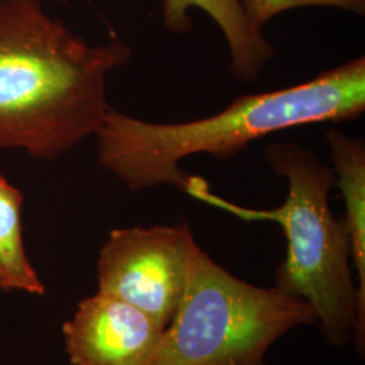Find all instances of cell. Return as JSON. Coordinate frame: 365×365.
<instances>
[{
  "instance_id": "7",
  "label": "cell",
  "mask_w": 365,
  "mask_h": 365,
  "mask_svg": "<svg viewBox=\"0 0 365 365\" xmlns=\"http://www.w3.org/2000/svg\"><path fill=\"white\" fill-rule=\"evenodd\" d=\"M199 9L221 29L230 54V72L238 81L255 83L274 58V48L249 22L240 0H163V22L173 34L192 29L190 11Z\"/></svg>"
},
{
  "instance_id": "3",
  "label": "cell",
  "mask_w": 365,
  "mask_h": 365,
  "mask_svg": "<svg viewBox=\"0 0 365 365\" xmlns=\"http://www.w3.org/2000/svg\"><path fill=\"white\" fill-rule=\"evenodd\" d=\"M264 157L272 170L288 182L287 199L276 209L238 206L211 192L207 182L199 176H190L184 192L240 220L280 225L287 249L276 269L274 287L313 307L327 344L346 346L357 325L359 302L348 229L344 218H336L330 210L334 172L297 143L268 145Z\"/></svg>"
},
{
  "instance_id": "10",
  "label": "cell",
  "mask_w": 365,
  "mask_h": 365,
  "mask_svg": "<svg viewBox=\"0 0 365 365\" xmlns=\"http://www.w3.org/2000/svg\"><path fill=\"white\" fill-rule=\"evenodd\" d=\"M249 22L262 31L279 14L303 7H327L364 15L365 0H240Z\"/></svg>"
},
{
  "instance_id": "11",
  "label": "cell",
  "mask_w": 365,
  "mask_h": 365,
  "mask_svg": "<svg viewBox=\"0 0 365 365\" xmlns=\"http://www.w3.org/2000/svg\"><path fill=\"white\" fill-rule=\"evenodd\" d=\"M0 289H1V291H11L10 287H9V283H7L6 277H4V274H3L1 271H0Z\"/></svg>"
},
{
  "instance_id": "1",
  "label": "cell",
  "mask_w": 365,
  "mask_h": 365,
  "mask_svg": "<svg viewBox=\"0 0 365 365\" xmlns=\"http://www.w3.org/2000/svg\"><path fill=\"white\" fill-rule=\"evenodd\" d=\"M131 58L114 39L91 45L41 0H0V149L54 160L103 125L107 78Z\"/></svg>"
},
{
  "instance_id": "2",
  "label": "cell",
  "mask_w": 365,
  "mask_h": 365,
  "mask_svg": "<svg viewBox=\"0 0 365 365\" xmlns=\"http://www.w3.org/2000/svg\"><path fill=\"white\" fill-rule=\"evenodd\" d=\"M365 111V58L357 57L292 87L245 95L220 113L188 122L157 123L113 107L96 131L98 161L130 191L158 185L185 191L184 158L229 160L277 131L352 120Z\"/></svg>"
},
{
  "instance_id": "8",
  "label": "cell",
  "mask_w": 365,
  "mask_h": 365,
  "mask_svg": "<svg viewBox=\"0 0 365 365\" xmlns=\"http://www.w3.org/2000/svg\"><path fill=\"white\" fill-rule=\"evenodd\" d=\"M330 148L336 185L345 203V225L351 238L352 262L357 272V325L353 342L357 354L364 357L365 346V146L363 140L346 135L337 128L325 134Z\"/></svg>"
},
{
  "instance_id": "9",
  "label": "cell",
  "mask_w": 365,
  "mask_h": 365,
  "mask_svg": "<svg viewBox=\"0 0 365 365\" xmlns=\"http://www.w3.org/2000/svg\"><path fill=\"white\" fill-rule=\"evenodd\" d=\"M22 205L21 191L0 175V271L11 291L43 295L45 286L25 250Z\"/></svg>"
},
{
  "instance_id": "4",
  "label": "cell",
  "mask_w": 365,
  "mask_h": 365,
  "mask_svg": "<svg viewBox=\"0 0 365 365\" xmlns=\"http://www.w3.org/2000/svg\"><path fill=\"white\" fill-rule=\"evenodd\" d=\"M313 324L306 300L235 277L195 242L179 307L143 365H267L277 339Z\"/></svg>"
},
{
  "instance_id": "6",
  "label": "cell",
  "mask_w": 365,
  "mask_h": 365,
  "mask_svg": "<svg viewBox=\"0 0 365 365\" xmlns=\"http://www.w3.org/2000/svg\"><path fill=\"white\" fill-rule=\"evenodd\" d=\"M164 330L130 303L98 291L78 302L63 336L72 365H143Z\"/></svg>"
},
{
  "instance_id": "5",
  "label": "cell",
  "mask_w": 365,
  "mask_h": 365,
  "mask_svg": "<svg viewBox=\"0 0 365 365\" xmlns=\"http://www.w3.org/2000/svg\"><path fill=\"white\" fill-rule=\"evenodd\" d=\"M188 223L113 230L98 257V291L130 303L163 327L173 319L187 283Z\"/></svg>"
}]
</instances>
